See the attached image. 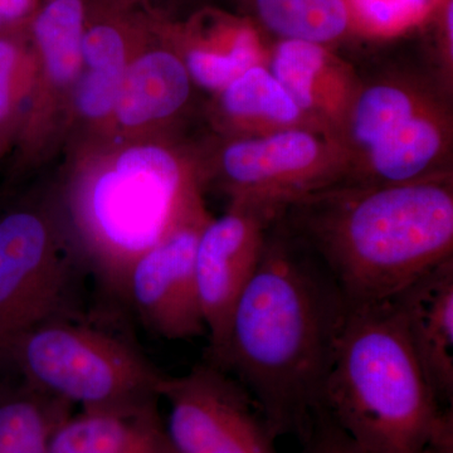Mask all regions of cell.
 Instances as JSON below:
<instances>
[{"mask_svg": "<svg viewBox=\"0 0 453 453\" xmlns=\"http://www.w3.org/2000/svg\"><path fill=\"white\" fill-rule=\"evenodd\" d=\"M348 308L320 258L273 220L211 365L234 372L273 440L295 436L306 445L311 437Z\"/></svg>", "mask_w": 453, "mask_h": 453, "instance_id": "1", "label": "cell"}, {"mask_svg": "<svg viewBox=\"0 0 453 453\" xmlns=\"http://www.w3.org/2000/svg\"><path fill=\"white\" fill-rule=\"evenodd\" d=\"M279 219L320 258L348 306L383 303L453 258V172L399 184L342 180Z\"/></svg>", "mask_w": 453, "mask_h": 453, "instance_id": "2", "label": "cell"}, {"mask_svg": "<svg viewBox=\"0 0 453 453\" xmlns=\"http://www.w3.org/2000/svg\"><path fill=\"white\" fill-rule=\"evenodd\" d=\"M320 418L366 452L453 443L452 411L442 410L429 387L392 300L349 306Z\"/></svg>", "mask_w": 453, "mask_h": 453, "instance_id": "3", "label": "cell"}, {"mask_svg": "<svg viewBox=\"0 0 453 453\" xmlns=\"http://www.w3.org/2000/svg\"><path fill=\"white\" fill-rule=\"evenodd\" d=\"M356 68L339 135L349 180L410 183L453 172V91L427 55Z\"/></svg>", "mask_w": 453, "mask_h": 453, "instance_id": "4", "label": "cell"}, {"mask_svg": "<svg viewBox=\"0 0 453 453\" xmlns=\"http://www.w3.org/2000/svg\"><path fill=\"white\" fill-rule=\"evenodd\" d=\"M196 163L159 145L134 146L77 203V223L101 283L124 297L140 256L201 198Z\"/></svg>", "mask_w": 453, "mask_h": 453, "instance_id": "5", "label": "cell"}, {"mask_svg": "<svg viewBox=\"0 0 453 453\" xmlns=\"http://www.w3.org/2000/svg\"><path fill=\"white\" fill-rule=\"evenodd\" d=\"M4 353L23 380L82 411H121L159 403L168 375L121 336L77 315L44 321Z\"/></svg>", "mask_w": 453, "mask_h": 453, "instance_id": "6", "label": "cell"}, {"mask_svg": "<svg viewBox=\"0 0 453 453\" xmlns=\"http://www.w3.org/2000/svg\"><path fill=\"white\" fill-rule=\"evenodd\" d=\"M196 159L199 180L213 181L229 205H242L275 220L294 203L347 180V155L321 131L297 127L255 136L216 139Z\"/></svg>", "mask_w": 453, "mask_h": 453, "instance_id": "7", "label": "cell"}, {"mask_svg": "<svg viewBox=\"0 0 453 453\" xmlns=\"http://www.w3.org/2000/svg\"><path fill=\"white\" fill-rule=\"evenodd\" d=\"M43 214L0 219V353L44 321L77 315L76 268Z\"/></svg>", "mask_w": 453, "mask_h": 453, "instance_id": "8", "label": "cell"}, {"mask_svg": "<svg viewBox=\"0 0 453 453\" xmlns=\"http://www.w3.org/2000/svg\"><path fill=\"white\" fill-rule=\"evenodd\" d=\"M162 398L178 453H276L273 437L246 389L211 363L166 377Z\"/></svg>", "mask_w": 453, "mask_h": 453, "instance_id": "9", "label": "cell"}, {"mask_svg": "<svg viewBox=\"0 0 453 453\" xmlns=\"http://www.w3.org/2000/svg\"><path fill=\"white\" fill-rule=\"evenodd\" d=\"M211 219L202 199H196L131 268L124 299L142 324L163 338L189 339L205 332L196 255L203 228Z\"/></svg>", "mask_w": 453, "mask_h": 453, "instance_id": "10", "label": "cell"}, {"mask_svg": "<svg viewBox=\"0 0 453 453\" xmlns=\"http://www.w3.org/2000/svg\"><path fill=\"white\" fill-rule=\"evenodd\" d=\"M271 222L251 208L229 205L223 216L203 228L196 279L211 359L225 348L235 305L257 268Z\"/></svg>", "mask_w": 453, "mask_h": 453, "instance_id": "11", "label": "cell"}, {"mask_svg": "<svg viewBox=\"0 0 453 453\" xmlns=\"http://www.w3.org/2000/svg\"><path fill=\"white\" fill-rule=\"evenodd\" d=\"M267 67L310 127L339 142L356 92V65L320 44L279 41L271 43Z\"/></svg>", "mask_w": 453, "mask_h": 453, "instance_id": "12", "label": "cell"}, {"mask_svg": "<svg viewBox=\"0 0 453 453\" xmlns=\"http://www.w3.org/2000/svg\"><path fill=\"white\" fill-rule=\"evenodd\" d=\"M196 88L217 94L253 65H266L271 42L240 14L203 8L175 35Z\"/></svg>", "mask_w": 453, "mask_h": 453, "instance_id": "13", "label": "cell"}, {"mask_svg": "<svg viewBox=\"0 0 453 453\" xmlns=\"http://www.w3.org/2000/svg\"><path fill=\"white\" fill-rule=\"evenodd\" d=\"M392 300L440 403L453 398V258L432 268Z\"/></svg>", "mask_w": 453, "mask_h": 453, "instance_id": "14", "label": "cell"}, {"mask_svg": "<svg viewBox=\"0 0 453 453\" xmlns=\"http://www.w3.org/2000/svg\"><path fill=\"white\" fill-rule=\"evenodd\" d=\"M210 115L222 139L255 138L297 127L314 129L266 65H253L214 94Z\"/></svg>", "mask_w": 453, "mask_h": 453, "instance_id": "15", "label": "cell"}, {"mask_svg": "<svg viewBox=\"0 0 453 453\" xmlns=\"http://www.w3.org/2000/svg\"><path fill=\"white\" fill-rule=\"evenodd\" d=\"M49 453H178L157 403L121 411L71 414Z\"/></svg>", "mask_w": 453, "mask_h": 453, "instance_id": "16", "label": "cell"}, {"mask_svg": "<svg viewBox=\"0 0 453 453\" xmlns=\"http://www.w3.org/2000/svg\"><path fill=\"white\" fill-rule=\"evenodd\" d=\"M196 86L178 50H149L127 65L113 113L125 127L177 120Z\"/></svg>", "mask_w": 453, "mask_h": 453, "instance_id": "17", "label": "cell"}, {"mask_svg": "<svg viewBox=\"0 0 453 453\" xmlns=\"http://www.w3.org/2000/svg\"><path fill=\"white\" fill-rule=\"evenodd\" d=\"M271 43L303 41L338 50L359 37L349 0H235Z\"/></svg>", "mask_w": 453, "mask_h": 453, "instance_id": "18", "label": "cell"}, {"mask_svg": "<svg viewBox=\"0 0 453 453\" xmlns=\"http://www.w3.org/2000/svg\"><path fill=\"white\" fill-rule=\"evenodd\" d=\"M73 407L25 380L0 388V453H49L50 441Z\"/></svg>", "mask_w": 453, "mask_h": 453, "instance_id": "19", "label": "cell"}, {"mask_svg": "<svg viewBox=\"0 0 453 453\" xmlns=\"http://www.w3.org/2000/svg\"><path fill=\"white\" fill-rule=\"evenodd\" d=\"M85 9L82 0H50L35 18V37L50 81L76 85L82 68Z\"/></svg>", "mask_w": 453, "mask_h": 453, "instance_id": "20", "label": "cell"}, {"mask_svg": "<svg viewBox=\"0 0 453 453\" xmlns=\"http://www.w3.org/2000/svg\"><path fill=\"white\" fill-rule=\"evenodd\" d=\"M437 0H349L359 37L390 40L418 29Z\"/></svg>", "mask_w": 453, "mask_h": 453, "instance_id": "21", "label": "cell"}, {"mask_svg": "<svg viewBox=\"0 0 453 453\" xmlns=\"http://www.w3.org/2000/svg\"><path fill=\"white\" fill-rule=\"evenodd\" d=\"M419 28L425 32L423 52L453 91V0H437Z\"/></svg>", "mask_w": 453, "mask_h": 453, "instance_id": "22", "label": "cell"}, {"mask_svg": "<svg viewBox=\"0 0 453 453\" xmlns=\"http://www.w3.org/2000/svg\"><path fill=\"white\" fill-rule=\"evenodd\" d=\"M124 73L88 70L80 74L74 88L77 110L85 118L94 120L113 112Z\"/></svg>", "mask_w": 453, "mask_h": 453, "instance_id": "23", "label": "cell"}, {"mask_svg": "<svg viewBox=\"0 0 453 453\" xmlns=\"http://www.w3.org/2000/svg\"><path fill=\"white\" fill-rule=\"evenodd\" d=\"M82 64L88 70L124 73L127 68V47L115 27L97 25L85 29L82 37Z\"/></svg>", "mask_w": 453, "mask_h": 453, "instance_id": "24", "label": "cell"}, {"mask_svg": "<svg viewBox=\"0 0 453 453\" xmlns=\"http://www.w3.org/2000/svg\"><path fill=\"white\" fill-rule=\"evenodd\" d=\"M306 446L320 453H372L357 449L339 429L326 419H319ZM405 453H453V443H431L418 451Z\"/></svg>", "mask_w": 453, "mask_h": 453, "instance_id": "25", "label": "cell"}, {"mask_svg": "<svg viewBox=\"0 0 453 453\" xmlns=\"http://www.w3.org/2000/svg\"><path fill=\"white\" fill-rule=\"evenodd\" d=\"M16 62V47L9 41L0 40V121L11 112L12 77Z\"/></svg>", "mask_w": 453, "mask_h": 453, "instance_id": "26", "label": "cell"}, {"mask_svg": "<svg viewBox=\"0 0 453 453\" xmlns=\"http://www.w3.org/2000/svg\"><path fill=\"white\" fill-rule=\"evenodd\" d=\"M32 0H0V19L16 20L25 16Z\"/></svg>", "mask_w": 453, "mask_h": 453, "instance_id": "27", "label": "cell"}, {"mask_svg": "<svg viewBox=\"0 0 453 453\" xmlns=\"http://www.w3.org/2000/svg\"><path fill=\"white\" fill-rule=\"evenodd\" d=\"M172 2L174 3L177 7L192 8L198 5L203 0H172Z\"/></svg>", "mask_w": 453, "mask_h": 453, "instance_id": "28", "label": "cell"}, {"mask_svg": "<svg viewBox=\"0 0 453 453\" xmlns=\"http://www.w3.org/2000/svg\"><path fill=\"white\" fill-rule=\"evenodd\" d=\"M308 453H320V452L316 451V449H312V447H308Z\"/></svg>", "mask_w": 453, "mask_h": 453, "instance_id": "29", "label": "cell"}]
</instances>
